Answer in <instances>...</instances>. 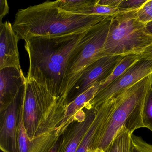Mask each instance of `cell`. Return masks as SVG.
Instances as JSON below:
<instances>
[{
  "mask_svg": "<svg viewBox=\"0 0 152 152\" xmlns=\"http://www.w3.org/2000/svg\"><path fill=\"white\" fill-rule=\"evenodd\" d=\"M24 90L25 85L11 103L0 111V148L3 152H18V129Z\"/></svg>",
  "mask_w": 152,
  "mask_h": 152,
  "instance_id": "9c48e42d",
  "label": "cell"
},
{
  "mask_svg": "<svg viewBox=\"0 0 152 152\" xmlns=\"http://www.w3.org/2000/svg\"><path fill=\"white\" fill-rule=\"evenodd\" d=\"M86 115L83 120L75 122L73 126L64 133L58 152H76L96 118L97 108L85 107Z\"/></svg>",
  "mask_w": 152,
  "mask_h": 152,
  "instance_id": "8fae6325",
  "label": "cell"
},
{
  "mask_svg": "<svg viewBox=\"0 0 152 152\" xmlns=\"http://www.w3.org/2000/svg\"><path fill=\"white\" fill-rule=\"evenodd\" d=\"M61 138H59L58 140L56 142L54 145L50 149L48 152H58V148H59V145L61 142Z\"/></svg>",
  "mask_w": 152,
  "mask_h": 152,
  "instance_id": "4316f807",
  "label": "cell"
},
{
  "mask_svg": "<svg viewBox=\"0 0 152 152\" xmlns=\"http://www.w3.org/2000/svg\"><path fill=\"white\" fill-rule=\"evenodd\" d=\"M107 16L72 14L63 11L55 1H46L20 10L12 24L19 39L30 36H53L86 31Z\"/></svg>",
  "mask_w": 152,
  "mask_h": 152,
  "instance_id": "7a4b0ae2",
  "label": "cell"
},
{
  "mask_svg": "<svg viewBox=\"0 0 152 152\" xmlns=\"http://www.w3.org/2000/svg\"><path fill=\"white\" fill-rule=\"evenodd\" d=\"M68 104L65 98L55 96L45 87L26 77L23 118L29 139L41 138L55 144L60 138L57 132Z\"/></svg>",
  "mask_w": 152,
  "mask_h": 152,
  "instance_id": "3957f363",
  "label": "cell"
},
{
  "mask_svg": "<svg viewBox=\"0 0 152 152\" xmlns=\"http://www.w3.org/2000/svg\"><path fill=\"white\" fill-rule=\"evenodd\" d=\"M140 57V55H129L124 56L122 59L116 65L111 75L102 83L98 92L105 88L109 84L119 78Z\"/></svg>",
  "mask_w": 152,
  "mask_h": 152,
  "instance_id": "9a60e30c",
  "label": "cell"
},
{
  "mask_svg": "<svg viewBox=\"0 0 152 152\" xmlns=\"http://www.w3.org/2000/svg\"><path fill=\"white\" fill-rule=\"evenodd\" d=\"M19 39L10 22L0 24V70L14 67L22 70L18 45Z\"/></svg>",
  "mask_w": 152,
  "mask_h": 152,
  "instance_id": "30bf717a",
  "label": "cell"
},
{
  "mask_svg": "<svg viewBox=\"0 0 152 152\" xmlns=\"http://www.w3.org/2000/svg\"><path fill=\"white\" fill-rule=\"evenodd\" d=\"M91 152H107L106 150H104L100 148H96L95 149H91Z\"/></svg>",
  "mask_w": 152,
  "mask_h": 152,
  "instance_id": "f1b7e54d",
  "label": "cell"
},
{
  "mask_svg": "<svg viewBox=\"0 0 152 152\" xmlns=\"http://www.w3.org/2000/svg\"><path fill=\"white\" fill-rule=\"evenodd\" d=\"M140 56L143 58L152 60V43L140 54Z\"/></svg>",
  "mask_w": 152,
  "mask_h": 152,
  "instance_id": "484cf974",
  "label": "cell"
},
{
  "mask_svg": "<svg viewBox=\"0 0 152 152\" xmlns=\"http://www.w3.org/2000/svg\"><path fill=\"white\" fill-rule=\"evenodd\" d=\"M137 10L112 16L104 48L105 56L140 55L152 43V35L146 24L138 19Z\"/></svg>",
  "mask_w": 152,
  "mask_h": 152,
  "instance_id": "5b68a950",
  "label": "cell"
},
{
  "mask_svg": "<svg viewBox=\"0 0 152 152\" xmlns=\"http://www.w3.org/2000/svg\"><path fill=\"white\" fill-rule=\"evenodd\" d=\"M115 107V99H109L97 107V114L76 152L94 149L101 132Z\"/></svg>",
  "mask_w": 152,
  "mask_h": 152,
  "instance_id": "5bb4252c",
  "label": "cell"
},
{
  "mask_svg": "<svg viewBox=\"0 0 152 152\" xmlns=\"http://www.w3.org/2000/svg\"><path fill=\"white\" fill-rule=\"evenodd\" d=\"M26 79L22 70L14 67L0 70V111L13 101L25 85Z\"/></svg>",
  "mask_w": 152,
  "mask_h": 152,
  "instance_id": "4fadbf2b",
  "label": "cell"
},
{
  "mask_svg": "<svg viewBox=\"0 0 152 152\" xmlns=\"http://www.w3.org/2000/svg\"><path fill=\"white\" fill-rule=\"evenodd\" d=\"M148 0H122L118 8L126 10L140 9Z\"/></svg>",
  "mask_w": 152,
  "mask_h": 152,
  "instance_id": "603a6c76",
  "label": "cell"
},
{
  "mask_svg": "<svg viewBox=\"0 0 152 152\" xmlns=\"http://www.w3.org/2000/svg\"><path fill=\"white\" fill-rule=\"evenodd\" d=\"M152 86V73L124 91L115 99V107L107 121L95 149L105 150L119 130L124 126L131 134L144 128L143 104L147 92Z\"/></svg>",
  "mask_w": 152,
  "mask_h": 152,
  "instance_id": "277c9868",
  "label": "cell"
},
{
  "mask_svg": "<svg viewBox=\"0 0 152 152\" xmlns=\"http://www.w3.org/2000/svg\"><path fill=\"white\" fill-rule=\"evenodd\" d=\"M152 73V60L140 57L119 78L98 92L86 107L97 108L105 101L117 97L124 91Z\"/></svg>",
  "mask_w": 152,
  "mask_h": 152,
  "instance_id": "52a82bcc",
  "label": "cell"
},
{
  "mask_svg": "<svg viewBox=\"0 0 152 152\" xmlns=\"http://www.w3.org/2000/svg\"><path fill=\"white\" fill-rule=\"evenodd\" d=\"M24 96L19 111V122L18 129V152H30L31 141L28 138L24 125L23 118V104Z\"/></svg>",
  "mask_w": 152,
  "mask_h": 152,
  "instance_id": "ac0fdd59",
  "label": "cell"
},
{
  "mask_svg": "<svg viewBox=\"0 0 152 152\" xmlns=\"http://www.w3.org/2000/svg\"><path fill=\"white\" fill-rule=\"evenodd\" d=\"M112 16L88 30L71 56L67 65L64 87V97L67 99L70 91L90 65L105 56L104 48Z\"/></svg>",
  "mask_w": 152,
  "mask_h": 152,
  "instance_id": "8992f818",
  "label": "cell"
},
{
  "mask_svg": "<svg viewBox=\"0 0 152 152\" xmlns=\"http://www.w3.org/2000/svg\"><path fill=\"white\" fill-rule=\"evenodd\" d=\"M145 27L148 33L152 35V21L147 23L145 25Z\"/></svg>",
  "mask_w": 152,
  "mask_h": 152,
  "instance_id": "83f0119b",
  "label": "cell"
},
{
  "mask_svg": "<svg viewBox=\"0 0 152 152\" xmlns=\"http://www.w3.org/2000/svg\"><path fill=\"white\" fill-rule=\"evenodd\" d=\"M122 0H98V3L100 5L118 8Z\"/></svg>",
  "mask_w": 152,
  "mask_h": 152,
  "instance_id": "d4e9b609",
  "label": "cell"
},
{
  "mask_svg": "<svg viewBox=\"0 0 152 152\" xmlns=\"http://www.w3.org/2000/svg\"><path fill=\"white\" fill-rule=\"evenodd\" d=\"M88 31L26 38L25 48L30 62L26 78L35 81L55 96L64 97V83L69 59Z\"/></svg>",
  "mask_w": 152,
  "mask_h": 152,
  "instance_id": "6da1fadb",
  "label": "cell"
},
{
  "mask_svg": "<svg viewBox=\"0 0 152 152\" xmlns=\"http://www.w3.org/2000/svg\"><path fill=\"white\" fill-rule=\"evenodd\" d=\"M137 17L139 21L144 23L152 21V0L147 1L137 12Z\"/></svg>",
  "mask_w": 152,
  "mask_h": 152,
  "instance_id": "7402d4cb",
  "label": "cell"
},
{
  "mask_svg": "<svg viewBox=\"0 0 152 152\" xmlns=\"http://www.w3.org/2000/svg\"><path fill=\"white\" fill-rule=\"evenodd\" d=\"M9 11V7L6 0L0 1V24H2V20L4 17L7 15Z\"/></svg>",
  "mask_w": 152,
  "mask_h": 152,
  "instance_id": "cb8c5ba5",
  "label": "cell"
},
{
  "mask_svg": "<svg viewBox=\"0 0 152 152\" xmlns=\"http://www.w3.org/2000/svg\"><path fill=\"white\" fill-rule=\"evenodd\" d=\"M102 83H99L68 103L62 122L57 132L60 137L68 129L71 124L83 120L86 115L83 108L93 99L100 88Z\"/></svg>",
  "mask_w": 152,
  "mask_h": 152,
  "instance_id": "7c38bea8",
  "label": "cell"
},
{
  "mask_svg": "<svg viewBox=\"0 0 152 152\" xmlns=\"http://www.w3.org/2000/svg\"><path fill=\"white\" fill-rule=\"evenodd\" d=\"M124 56L103 57L90 65L81 75L67 97L68 103L99 83L104 82L112 73Z\"/></svg>",
  "mask_w": 152,
  "mask_h": 152,
  "instance_id": "ba28073f",
  "label": "cell"
},
{
  "mask_svg": "<svg viewBox=\"0 0 152 152\" xmlns=\"http://www.w3.org/2000/svg\"><path fill=\"white\" fill-rule=\"evenodd\" d=\"M130 152H152V145L146 142L141 137L132 134Z\"/></svg>",
  "mask_w": 152,
  "mask_h": 152,
  "instance_id": "44dd1931",
  "label": "cell"
},
{
  "mask_svg": "<svg viewBox=\"0 0 152 152\" xmlns=\"http://www.w3.org/2000/svg\"><path fill=\"white\" fill-rule=\"evenodd\" d=\"M98 0H97L95 4L82 11L80 15H98L106 16H113L122 12L131 11L100 5L98 3Z\"/></svg>",
  "mask_w": 152,
  "mask_h": 152,
  "instance_id": "d6986e66",
  "label": "cell"
},
{
  "mask_svg": "<svg viewBox=\"0 0 152 152\" xmlns=\"http://www.w3.org/2000/svg\"><path fill=\"white\" fill-rule=\"evenodd\" d=\"M97 0H58L55 1L58 7L63 11L72 14H80L95 4Z\"/></svg>",
  "mask_w": 152,
  "mask_h": 152,
  "instance_id": "e0dca14e",
  "label": "cell"
},
{
  "mask_svg": "<svg viewBox=\"0 0 152 152\" xmlns=\"http://www.w3.org/2000/svg\"><path fill=\"white\" fill-rule=\"evenodd\" d=\"M132 134L124 126H123L106 149L107 152H130Z\"/></svg>",
  "mask_w": 152,
  "mask_h": 152,
  "instance_id": "2e32d148",
  "label": "cell"
},
{
  "mask_svg": "<svg viewBox=\"0 0 152 152\" xmlns=\"http://www.w3.org/2000/svg\"><path fill=\"white\" fill-rule=\"evenodd\" d=\"M142 120L144 128L152 132V86L147 92L143 104Z\"/></svg>",
  "mask_w": 152,
  "mask_h": 152,
  "instance_id": "ffe728a7",
  "label": "cell"
}]
</instances>
